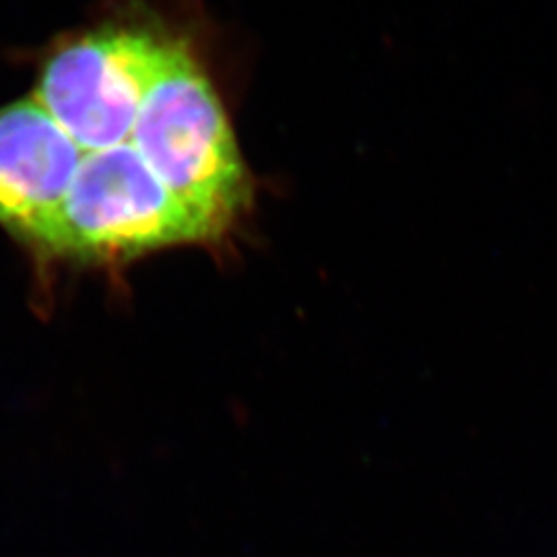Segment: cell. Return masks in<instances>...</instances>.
<instances>
[{
	"label": "cell",
	"mask_w": 557,
	"mask_h": 557,
	"mask_svg": "<svg viewBox=\"0 0 557 557\" xmlns=\"http://www.w3.org/2000/svg\"><path fill=\"white\" fill-rule=\"evenodd\" d=\"M223 236L213 221L163 186L139 151L124 143L83 156L34 255L79 264H120Z\"/></svg>",
	"instance_id": "7a4b0ae2"
},
{
	"label": "cell",
	"mask_w": 557,
	"mask_h": 557,
	"mask_svg": "<svg viewBox=\"0 0 557 557\" xmlns=\"http://www.w3.org/2000/svg\"><path fill=\"white\" fill-rule=\"evenodd\" d=\"M170 41L131 21H106L64 38L41 60L32 100L83 153L124 145Z\"/></svg>",
	"instance_id": "3957f363"
},
{
	"label": "cell",
	"mask_w": 557,
	"mask_h": 557,
	"mask_svg": "<svg viewBox=\"0 0 557 557\" xmlns=\"http://www.w3.org/2000/svg\"><path fill=\"white\" fill-rule=\"evenodd\" d=\"M128 143L163 186L223 234L252 202L232 122L190 41H170Z\"/></svg>",
	"instance_id": "6da1fadb"
},
{
	"label": "cell",
	"mask_w": 557,
	"mask_h": 557,
	"mask_svg": "<svg viewBox=\"0 0 557 557\" xmlns=\"http://www.w3.org/2000/svg\"><path fill=\"white\" fill-rule=\"evenodd\" d=\"M83 151L32 98L0 108V227L34 252Z\"/></svg>",
	"instance_id": "277c9868"
}]
</instances>
